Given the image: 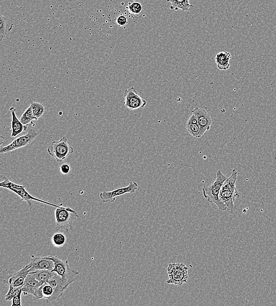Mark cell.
I'll use <instances>...</instances> for the list:
<instances>
[{"label": "cell", "mask_w": 276, "mask_h": 306, "mask_svg": "<svg viewBox=\"0 0 276 306\" xmlns=\"http://www.w3.org/2000/svg\"><path fill=\"white\" fill-rule=\"evenodd\" d=\"M22 292V287H14L12 286H9V290L5 295V301H12V298L15 296L17 295L18 293Z\"/></svg>", "instance_id": "cell-27"}, {"label": "cell", "mask_w": 276, "mask_h": 306, "mask_svg": "<svg viewBox=\"0 0 276 306\" xmlns=\"http://www.w3.org/2000/svg\"><path fill=\"white\" fill-rule=\"evenodd\" d=\"M138 185L135 181H131L127 186L117 188L110 191H103L100 194V198L103 203H114L116 198L127 193L133 194L137 191Z\"/></svg>", "instance_id": "cell-9"}, {"label": "cell", "mask_w": 276, "mask_h": 306, "mask_svg": "<svg viewBox=\"0 0 276 306\" xmlns=\"http://www.w3.org/2000/svg\"><path fill=\"white\" fill-rule=\"evenodd\" d=\"M124 104L127 109L136 110L144 108L147 105V101L139 96L134 87L127 88L124 93Z\"/></svg>", "instance_id": "cell-10"}, {"label": "cell", "mask_w": 276, "mask_h": 306, "mask_svg": "<svg viewBox=\"0 0 276 306\" xmlns=\"http://www.w3.org/2000/svg\"><path fill=\"white\" fill-rule=\"evenodd\" d=\"M10 22L11 20L9 18L3 16L2 15H0V40L1 42L5 39L13 26V24L10 26Z\"/></svg>", "instance_id": "cell-21"}, {"label": "cell", "mask_w": 276, "mask_h": 306, "mask_svg": "<svg viewBox=\"0 0 276 306\" xmlns=\"http://www.w3.org/2000/svg\"><path fill=\"white\" fill-rule=\"evenodd\" d=\"M237 170H232L230 177L226 179L223 183L219 193V199L227 207L228 210L232 211L234 209L235 199L240 197L239 193L235 187L237 178Z\"/></svg>", "instance_id": "cell-1"}, {"label": "cell", "mask_w": 276, "mask_h": 306, "mask_svg": "<svg viewBox=\"0 0 276 306\" xmlns=\"http://www.w3.org/2000/svg\"><path fill=\"white\" fill-rule=\"evenodd\" d=\"M185 128L189 134H190L193 137L196 138L201 137L200 126L198 125L196 117L194 114H191L187 124H186Z\"/></svg>", "instance_id": "cell-18"}, {"label": "cell", "mask_w": 276, "mask_h": 306, "mask_svg": "<svg viewBox=\"0 0 276 306\" xmlns=\"http://www.w3.org/2000/svg\"><path fill=\"white\" fill-rule=\"evenodd\" d=\"M54 290L48 283H45L40 286L35 293V296L37 300L50 298L53 295Z\"/></svg>", "instance_id": "cell-19"}, {"label": "cell", "mask_w": 276, "mask_h": 306, "mask_svg": "<svg viewBox=\"0 0 276 306\" xmlns=\"http://www.w3.org/2000/svg\"><path fill=\"white\" fill-rule=\"evenodd\" d=\"M39 134V132L36 131L35 130L31 129L26 134L20 136V137L14 139L7 146L4 147L1 146V148H0V154H4L10 153L12 151L29 146V144L36 140V138L38 137Z\"/></svg>", "instance_id": "cell-8"}, {"label": "cell", "mask_w": 276, "mask_h": 306, "mask_svg": "<svg viewBox=\"0 0 276 306\" xmlns=\"http://www.w3.org/2000/svg\"><path fill=\"white\" fill-rule=\"evenodd\" d=\"M0 187L5 188L8 190H10L14 193L17 194V195L20 197L21 200L25 201L28 204L30 207H32V201H35V202L42 203L45 204V205L55 207V208H60L62 206L61 205H57L56 204L52 203L51 202H47L39 198L33 196L31 194L29 191L26 190L24 185L14 183L9 179L6 176H2V181L0 183Z\"/></svg>", "instance_id": "cell-3"}, {"label": "cell", "mask_w": 276, "mask_h": 306, "mask_svg": "<svg viewBox=\"0 0 276 306\" xmlns=\"http://www.w3.org/2000/svg\"><path fill=\"white\" fill-rule=\"evenodd\" d=\"M130 14L138 15L140 14L142 11V5L139 2H129L128 6L126 7Z\"/></svg>", "instance_id": "cell-26"}, {"label": "cell", "mask_w": 276, "mask_h": 306, "mask_svg": "<svg viewBox=\"0 0 276 306\" xmlns=\"http://www.w3.org/2000/svg\"><path fill=\"white\" fill-rule=\"evenodd\" d=\"M30 272L29 265L27 264L21 270L9 274L7 280L5 281V283H7L8 286L23 287L25 280H26L28 275L30 273Z\"/></svg>", "instance_id": "cell-13"}, {"label": "cell", "mask_w": 276, "mask_h": 306, "mask_svg": "<svg viewBox=\"0 0 276 306\" xmlns=\"http://www.w3.org/2000/svg\"><path fill=\"white\" fill-rule=\"evenodd\" d=\"M30 106H32L34 117H35V121L39 120L41 117L44 115L45 112V106L38 102L32 101L31 102Z\"/></svg>", "instance_id": "cell-23"}, {"label": "cell", "mask_w": 276, "mask_h": 306, "mask_svg": "<svg viewBox=\"0 0 276 306\" xmlns=\"http://www.w3.org/2000/svg\"><path fill=\"white\" fill-rule=\"evenodd\" d=\"M48 257L54 262V268L52 271L61 277L62 286L67 289L76 280L80 274L79 272L71 268L67 261H62L57 256L51 255L48 256Z\"/></svg>", "instance_id": "cell-4"}, {"label": "cell", "mask_w": 276, "mask_h": 306, "mask_svg": "<svg viewBox=\"0 0 276 306\" xmlns=\"http://www.w3.org/2000/svg\"><path fill=\"white\" fill-rule=\"evenodd\" d=\"M51 240L55 247H61L66 243L67 237L64 233L57 232L53 235Z\"/></svg>", "instance_id": "cell-25"}, {"label": "cell", "mask_w": 276, "mask_h": 306, "mask_svg": "<svg viewBox=\"0 0 276 306\" xmlns=\"http://www.w3.org/2000/svg\"><path fill=\"white\" fill-rule=\"evenodd\" d=\"M226 177L223 174L222 171L219 170L217 172L216 178L212 184H206L203 188V196L211 204H215L219 210L222 211L227 210V207L226 206L221 200L219 199V193L223 183H225Z\"/></svg>", "instance_id": "cell-2"}, {"label": "cell", "mask_w": 276, "mask_h": 306, "mask_svg": "<svg viewBox=\"0 0 276 306\" xmlns=\"http://www.w3.org/2000/svg\"><path fill=\"white\" fill-rule=\"evenodd\" d=\"M20 121L24 126H29L32 124L34 121H35V117H34L32 106H30L28 109L24 111L23 115L20 117Z\"/></svg>", "instance_id": "cell-24"}, {"label": "cell", "mask_w": 276, "mask_h": 306, "mask_svg": "<svg viewBox=\"0 0 276 306\" xmlns=\"http://www.w3.org/2000/svg\"><path fill=\"white\" fill-rule=\"evenodd\" d=\"M231 59V55L228 51H222L217 54L215 61L217 67L220 70L226 71L230 67V61Z\"/></svg>", "instance_id": "cell-17"}, {"label": "cell", "mask_w": 276, "mask_h": 306, "mask_svg": "<svg viewBox=\"0 0 276 306\" xmlns=\"http://www.w3.org/2000/svg\"><path fill=\"white\" fill-rule=\"evenodd\" d=\"M28 264L29 265L31 272L39 270L52 271L54 268V262L48 256L45 257H36L32 256V261Z\"/></svg>", "instance_id": "cell-12"}, {"label": "cell", "mask_w": 276, "mask_h": 306, "mask_svg": "<svg viewBox=\"0 0 276 306\" xmlns=\"http://www.w3.org/2000/svg\"><path fill=\"white\" fill-rule=\"evenodd\" d=\"M74 151V148L70 146L65 136L58 141L52 142L47 148L49 155L53 157L58 163L63 162Z\"/></svg>", "instance_id": "cell-6"}, {"label": "cell", "mask_w": 276, "mask_h": 306, "mask_svg": "<svg viewBox=\"0 0 276 306\" xmlns=\"http://www.w3.org/2000/svg\"><path fill=\"white\" fill-rule=\"evenodd\" d=\"M23 292H21L20 293L12 299V306H22L21 304V295H22Z\"/></svg>", "instance_id": "cell-30"}, {"label": "cell", "mask_w": 276, "mask_h": 306, "mask_svg": "<svg viewBox=\"0 0 276 306\" xmlns=\"http://www.w3.org/2000/svg\"><path fill=\"white\" fill-rule=\"evenodd\" d=\"M116 23L120 27H124L128 24V20L125 15H120L117 18Z\"/></svg>", "instance_id": "cell-29"}, {"label": "cell", "mask_w": 276, "mask_h": 306, "mask_svg": "<svg viewBox=\"0 0 276 306\" xmlns=\"http://www.w3.org/2000/svg\"><path fill=\"white\" fill-rule=\"evenodd\" d=\"M191 113L196 116L198 125L200 128L201 137L211 128L212 125V119L210 114L206 110L201 108L196 107L191 111Z\"/></svg>", "instance_id": "cell-11"}, {"label": "cell", "mask_w": 276, "mask_h": 306, "mask_svg": "<svg viewBox=\"0 0 276 306\" xmlns=\"http://www.w3.org/2000/svg\"><path fill=\"white\" fill-rule=\"evenodd\" d=\"M79 217L75 210L69 207L57 208L55 210V229L72 230L73 222Z\"/></svg>", "instance_id": "cell-5"}, {"label": "cell", "mask_w": 276, "mask_h": 306, "mask_svg": "<svg viewBox=\"0 0 276 306\" xmlns=\"http://www.w3.org/2000/svg\"><path fill=\"white\" fill-rule=\"evenodd\" d=\"M43 283L40 282L32 274L30 273L25 280L22 287V292L24 295H32L35 296L37 290L42 286Z\"/></svg>", "instance_id": "cell-15"}, {"label": "cell", "mask_w": 276, "mask_h": 306, "mask_svg": "<svg viewBox=\"0 0 276 306\" xmlns=\"http://www.w3.org/2000/svg\"><path fill=\"white\" fill-rule=\"evenodd\" d=\"M11 113V137H16L23 132L26 131L28 127L24 126L18 119L16 115V109L12 107L10 109Z\"/></svg>", "instance_id": "cell-16"}, {"label": "cell", "mask_w": 276, "mask_h": 306, "mask_svg": "<svg viewBox=\"0 0 276 306\" xmlns=\"http://www.w3.org/2000/svg\"><path fill=\"white\" fill-rule=\"evenodd\" d=\"M71 171V167L69 163H63L60 166V172L62 175H69Z\"/></svg>", "instance_id": "cell-28"}, {"label": "cell", "mask_w": 276, "mask_h": 306, "mask_svg": "<svg viewBox=\"0 0 276 306\" xmlns=\"http://www.w3.org/2000/svg\"><path fill=\"white\" fill-rule=\"evenodd\" d=\"M30 273L32 274L40 282L44 284L49 282V280L53 277L55 272L48 270H39L31 272Z\"/></svg>", "instance_id": "cell-22"}, {"label": "cell", "mask_w": 276, "mask_h": 306, "mask_svg": "<svg viewBox=\"0 0 276 306\" xmlns=\"http://www.w3.org/2000/svg\"><path fill=\"white\" fill-rule=\"evenodd\" d=\"M188 270V267L184 263L170 264L167 268L169 277L167 283L179 286H182L184 283L187 282Z\"/></svg>", "instance_id": "cell-7"}, {"label": "cell", "mask_w": 276, "mask_h": 306, "mask_svg": "<svg viewBox=\"0 0 276 306\" xmlns=\"http://www.w3.org/2000/svg\"><path fill=\"white\" fill-rule=\"evenodd\" d=\"M167 1L170 3V8L173 10L188 11L190 8L194 7L189 0H167Z\"/></svg>", "instance_id": "cell-20"}, {"label": "cell", "mask_w": 276, "mask_h": 306, "mask_svg": "<svg viewBox=\"0 0 276 306\" xmlns=\"http://www.w3.org/2000/svg\"><path fill=\"white\" fill-rule=\"evenodd\" d=\"M48 283L50 284L54 290L53 295H52L50 298H49L46 301V302L49 303L60 299L61 297L63 296V293L66 289L62 286L61 277L55 273V272L53 277L49 280Z\"/></svg>", "instance_id": "cell-14"}]
</instances>
